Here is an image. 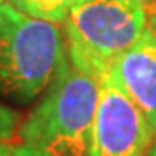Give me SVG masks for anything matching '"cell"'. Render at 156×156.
I'll use <instances>...</instances> for the list:
<instances>
[{"label":"cell","instance_id":"7a4b0ae2","mask_svg":"<svg viewBox=\"0 0 156 156\" xmlns=\"http://www.w3.org/2000/svg\"><path fill=\"white\" fill-rule=\"evenodd\" d=\"M66 45L57 23L0 2V95L30 102L56 76Z\"/></svg>","mask_w":156,"mask_h":156},{"label":"cell","instance_id":"277c9868","mask_svg":"<svg viewBox=\"0 0 156 156\" xmlns=\"http://www.w3.org/2000/svg\"><path fill=\"white\" fill-rule=\"evenodd\" d=\"M154 130L111 75L101 78V95L89 156H144Z\"/></svg>","mask_w":156,"mask_h":156},{"label":"cell","instance_id":"3957f363","mask_svg":"<svg viewBox=\"0 0 156 156\" xmlns=\"http://www.w3.org/2000/svg\"><path fill=\"white\" fill-rule=\"evenodd\" d=\"M68 57L104 78L146 28L144 0H75L66 21Z\"/></svg>","mask_w":156,"mask_h":156},{"label":"cell","instance_id":"6da1fadb","mask_svg":"<svg viewBox=\"0 0 156 156\" xmlns=\"http://www.w3.org/2000/svg\"><path fill=\"white\" fill-rule=\"evenodd\" d=\"M101 95V80L69 61L68 52L19 137L54 156H89Z\"/></svg>","mask_w":156,"mask_h":156},{"label":"cell","instance_id":"52a82bcc","mask_svg":"<svg viewBox=\"0 0 156 156\" xmlns=\"http://www.w3.org/2000/svg\"><path fill=\"white\" fill-rule=\"evenodd\" d=\"M17 127V115L7 106L0 104V142H9Z\"/></svg>","mask_w":156,"mask_h":156},{"label":"cell","instance_id":"7c38bea8","mask_svg":"<svg viewBox=\"0 0 156 156\" xmlns=\"http://www.w3.org/2000/svg\"><path fill=\"white\" fill-rule=\"evenodd\" d=\"M0 2H2V0H0Z\"/></svg>","mask_w":156,"mask_h":156},{"label":"cell","instance_id":"8992f818","mask_svg":"<svg viewBox=\"0 0 156 156\" xmlns=\"http://www.w3.org/2000/svg\"><path fill=\"white\" fill-rule=\"evenodd\" d=\"M9 4L24 14L61 24L66 21L75 0H9Z\"/></svg>","mask_w":156,"mask_h":156},{"label":"cell","instance_id":"ba28073f","mask_svg":"<svg viewBox=\"0 0 156 156\" xmlns=\"http://www.w3.org/2000/svg\"><path fill=\"white\" fill-rule=\"evenodd\" d=\"M14 156H54L50 154L49 151L45 149H38V147H33V146H17L14 147Z\"/></svg>","mask_w":156,"mask_h":156},{"label":"cell","instance_id":"5b68a950","mask_svg":"<svg viewBox=\"0 0 156 156\" xmlns=\"http://www.w3.org/2000/svg\"><path fill=\"white\" fill-rule=\"evenodd\" d=\"M144 113L156 134V31L144 33L123 54L109 73Z\"/></svg>","mask_w":156,"mask_h":156},{"label":"cell","instance_id":"30bf717a","mask_svg":"<svg viewBox=\"0 0 156 156\" xmlns=\"http://www.w3.org/2000/svg\"><path fill=\"white\" fill-rule=\"evenodd\" d=\"M0 156H14V147L9 142H0Z\"/></svg>","mask_w":156,"mask_h":156},{"label":"cell","instance_id":"8fae6325","mask_svg":"<svg viewBox=\"0 0 156 156\" xmlns=\"http://www.w3.org/2000/svg\"><path fill=\"white\" fill-rule=\"evenodd\" d=\"M147 156H156V142H154V146L151 147V151L147 153Z\"/></svg>","mask_w":156,"mask_h":156},{"label":"cell","instance_id":"9c48e42d","mask_svg":"<svg viewBox=\"0 0 156 156\" xmlns=\"http://www.w3.org/2000/svg\"><path fill=\"white\" fill-rule=\"evenodd\" d=\"M146 2V26L156 31V0H144Z\"/></svg>","mask_w":156,"mask_h":156}]
</instances>
